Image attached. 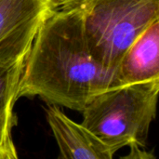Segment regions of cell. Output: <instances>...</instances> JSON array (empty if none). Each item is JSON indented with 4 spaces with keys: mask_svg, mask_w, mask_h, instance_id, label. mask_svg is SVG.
<instances>
[{
    "mask_svg": "<svg viewBox=\"0 0 159 159\" xmlns=\"http://www.w3.org/2000/svg\"><path fill=\"white\" fill-rule=\"evenodd\" d=\"M130 154L126 156V158H155V156L151 153L145 151V148L138 146V145H131Z\"/></svg>",
    "mask_w": 159,
    "mask_h": 159,
    "instance_id": "cell-8",
    "label": "cell"
},
{
    "mask_svg": "<svg viewBox=\"0 0 159 159\" xmlns=\"http://www.w3.org/2000/svg\"><path fill=\"white\" fill-rule=\"evenodd\" d=\"M158 92L159 79L102 91L81 112V124L115 154L126 146L145 148L157 115Z\"/></svg>",
    "mask_w": 159,
    "mask_h": 159,
    "instance_id": "cell-3",
    "label": "cell"
},
{
    "mask_svg": "<svg viewBox=\"0 0 159 159\" xmlns=\"http://www.w3.org/2000/svg\"><path fill=\"white\" fill-rule=\"evenodd\" d=\"M18 152L10 151L0 145V159H17Z\"/></svg>",
    "mask_w": 159,
    "mask_h": 159,
    "instance_id": "cell-9",
    "label": "cell"
},
{
    "mask_svg": "<svg viewBox=\"0 0 159 159\" xmlns=\"http://www.w3.org/2000/svg\"><path fill=\"white\" fill-rule=\"evenodd\" d=\"M56 0H0V64L25 58Z\"/></svg>",
    "mask_w": 159,
    "mask_h": 159,
    "instance_id": "cell-4",
    "label": "cell"
},
{
    "mask_svg": "<svg viewBox=\"0 0 159 159\" xmlns=\"http://www.w3.org/2000/svg\"><path fill=\"white\" fill-rule=\"evenodd\" d=\"M46 116L57 142L60 158L112 159L115 153L92 132L68 117L55 104H48Z\"/></svg>",
    "mask_w": 159,
    "mask_h": 159,
    "instance_id": "cell-5",
    "label": "cell"
},
{
    "mask_svg": "<svg viewBox=\"0 0 159 159\" xmlns=\"http://www.w3.org/2000/svg\"><path fill=\"white\" fill-rule=\"evenodd\" d=\"M25 58L0 64V145L13 152H17L12 139V129L17 125L13 110L19 99Z\"/></svg>",
    "mask_w": 159,
    "mask_h": 159,
    "instance_id": "cell-7",
    "label": "cell"
},
{
    "mask_svg": "<svg viewBox=\"0 0 159 159\" xmlns=\"http://www.w3.org/2000/svg\"><path fill=\"white\" fill-rule=\"evenodd\" d=\"M117 74L122 86L159 79V20L151 23L129 48Z\"/></svg>",
    "mask_w": 159,
    "mask_h": 159,
    "instance_id": "cell-6",
    "label": "cell"
},
{
    "mask_svg": "<svg viewBox=\"0 0 159 159\" xmlns=\"http://www.w3.org/2000/svg\"><path fill=\"white\" fill-rule=\"evenodd\" d=\"M122 86L117 71L100 64L85 39L79 14L56 7L40 25L25 58L19 98L82 112L97 94Z\"/></svg>",
    "mask_w": 159,
    "mask_h": 159,
    "instance_id": "cell-1",
    "label": "cell"
},
{
    "mask_svg": "<svg viewBox=\"0 0 159 159\" xmlns=\"http://www.w3.org/2000/svg\"><path fill=\"white\" fill-rule=\"evenodd\" d=\"M56 7L79 14L93 58L114 71L132 43L159 20V0H56Z\"/></svg>",
    "mask_w": 159,
    "mask_h": 159,
    "instance_id": "cell-2",
    "label": "cell"
}]
</instances>
